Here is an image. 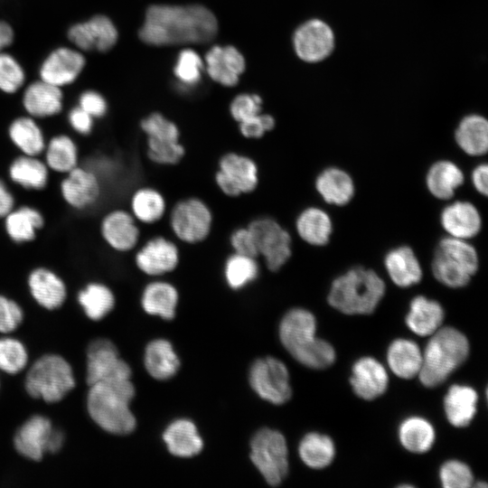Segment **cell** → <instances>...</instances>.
Returning <instances> with one entry per match:
<instances>
[{"label":"cell","instance_id":"cell-1","mask_svg":"<svg viewBox=\"0 0 488 488\" xmlns=\"http://www.w3.org/2000/svg\"><path fill=\"white\" fill-rule=\"evenodd\" d=\"M217 31L216 17L202 5H155L147 9L138 35L146 44L165 46L205 43Z\"/></svg>","mask_w":488,"mask_h":488},{"label":"cell","instance_id":"cell-2","mask_svg":"<svg viewBox=\"0 0 488 488\" xmlns=\"http://www.w3.org/2000/svg\"><path fill=\"white\" fill-rule=\"evenodd\" d=\"M135 397L130 379L101 381L89 386L87 410L103 430L125 436L132 433L136 420L129 405Z\"/></svg>","mask_w":488,"mask_h":488},{"label":"cell","instance_id":"cell-3","mask_svg":"<svg viewBox=\"0 0 488 488\" xmlns=\"http://www.w3.org/2000/svg\"><path fill=\"white\" fill-rule=\"evenodd\" d=\"M314 314L304 308H293L282 318L279 338L290 355L311 369H325L335 361L333 347L316 337Z\"/></svg>","mask_w":488,"mask_h":488},{"label":"cell","instance_id":"cell-4","mask_svg":"<svg viewBox=\"0 0 488 488\" xmlns=\"http://www.w3.org/2000/svg\"><path fill=\"white\" fill-rule=\"evenodd\" d=\"M382 278L372 269L354 267L332 283L328 303L346 314H371L385 294Z\"/></svg>","mask_w":488,"mask_h":488},{"label":"cell","instance_id":"cell-5","mask_svg":"<svg viewBox=\"0 0 488 488\" xmlns=\"http://www.w3.org/2000/svg\"><path fill=\"white\" fill-rule=\"evenodd\" d=\"M431 335L422 353V364L418 374L420 382L427 388L443 383L469 353L467 338L454 327L439 328Z\"/></svg>","mask_w":488,"mask_h":488},{"label":"cell","instance_id":"cell-6","mask_svg":"<svg viewBox=\"0 0 488 488\" xmlns=\"http://www.w3.org/2000/svg\"><path fill=\"white\" fill-rule=\"evenodd\" d=\"M478 267L477 251L465 239L449 236L438 241L431 268L435 278L444 286L452 288L465 286Z\"/></svg>","mask_w":488,"mask_h":488},{"label":"cell","instance_id":"cell-7","mask_svg":"<svg viewBox=\"0 0 488 488\" xmlns=\"http://www.w3.org/2000/svg\"><path fill=\"white\" fill-rule=\"evenodd\" d=\"M74 387L75 379L70 363L57 354L39 358L25 378L27 393L48 403L61 400Z\"/></svg>","mask_w":488,"mask_h":488},{"label":"cell","instance_id":"cell-8","mask_svg":"<svg viewBox=\"0 0 488 488\" xmlns=\"http://www.w3.org/2000/svg\"><path fill=\"white\" fill-rule=\"evenodd\" d=\"M287 446L284 436L274 429L261 428L250 441V459L271 486L281 483L288 473Z\"/></svg>","mask_w":488,"mask_h":488},{"label":"cell","instance_id":"cell-9","mask_svg":"<svg viewBox=\"0 0 488 488\" xmlns=\"http://www.w3.org/2000/svg\"><path fill=\"white\" fill-rule=\"evenodd\" d=\"M87 63L84 52L70 44L58 45L49 51L41 61L37 70L38 78L64 89L78 81Z\"/></svg>","mask_w":488,"mask_h":488},{"label":"cell","instance_id":"cell-10","mask_svg":"<svg viewBox=\"0 0 488 488\" xmlns=\"http://www.w3.org/2000/svg\"><path fill=\"white\" fill-rule=\"evenodd\" d=\"M250 230L258 249L270 271H278L291 258L292 239L289 232L276 220L259 217L249 222Z\"/></svg>","mask_w":488,"mask_h":488},{"label":"cell","instance_id":"cell-11","mask_svg":"<svg viewBox=\"0 0 488 488\" xmlns=\"http://www.w3.org/2000/svg\"><path fill=\"white\" fill-rule=\"evenodd\" d=\"M174 234L183 242L203 241L210 234L212 214L208 205L198 198L179 201L172 209L169 220Z\"/></svg>","mask_w":488,"mask_h":488},{"label":"cell","instance_id":"cell-12","mask_svg":"<svg viewBox=\"0 0 488 488\" xmlns=\"http://www.w3.org/2000/svg\"><path fill=\"white\" fill-rule=\"evenodd\" d=\"M249 380L253 390L272 404H284L292 396L288 370L277 358L256 360L250 367Z\"/></svg>","mask_w":488,"mask_h":488},{"label":"cell","instance_id":"cell-13","mask_svg":"<svg viewBox=\"0 0 488 488\" xmlns=\"http://www.w3.org/2000/svg\"><path fill=\"white\" fill-rule=\"evenodd\" d=\"M215 182L221 191L230 197L253 192L258 183V170L249 156L227 153L219 161Z\"/></svg>","mask_w":488,"mask_h":488},{"label":"cell","instance_id":"cell-14","mask_svg":"<svg viewBox=\"0 0 488 488\" xmlns=\"http://www.w3.org/2000/svg\"><path fill=\"white\" fill-rule=\"evenodd\" d=\"M130 377L129 365L119 357L118 351L111 341L99 338L89 344L86 368V381L89 386Z\"/></svg>","mask_w":488,"mask_h":488},{"label":"cell","instance_id":"cell-15","mask_svg":"<svg viewBox=\"0 0 488 488\" xmlns=\"http://www.w3.org/2000/svg\"><path fill=\"white\" fill-rule=\"evenodd\" d=\"M60 183V193L63 202L71 209L79 211L94 206L101 197V180L89 168L79 164Z\"/></svg>","mask_w":488,"mask_h":488},{"label":"cell","instance_id":"cell-16","mask_svg":"<svg viewBox=\"0 0 488 488\" xmlns=\"http://www.w3.org/2000/svg\"><path fill=\"white\" fill-rule=\"evenodd\" d=\"M293 42L296 53L301 60L317 62L331 54L334 47V35L326 23L311 19L296 29Z\"/></svg>","mask_w":488,"mask_h":488},{"label":"cell","instance_id":"cell-17","mask_svg":"<svg viewBox=\"0 0 488 488\" xmlns=\"http://www.w3.org/2000/svg\"><path fill=\"white\" fill-rule=\"evenodd\" d=\"M21 92V106L24 114L37 120L60 115L64 108L63 89L39 78L26 82Z\"/></svg>","mask_w":488,"mask_h":488},{"label":"cell","instance_id":"cell-18","mask_svg":"<svg viewBox=\"0 0 488 488\" xmlns=\"http://www.w3.org/2000/svg\"><path fill=\"white\" fill-rule=\"evenodd\" d=\"M179 249L171 240L157 236L147 240L135 255V264L144 274L159 277L170 273L179 264Z\"/></svg>","mask_w":488,"mask_h":488},{"label":"cell","instance_id":"cell-19","mask_svg":"<svg viewBox=\"0 0 488 488\" xmlns=\"http://www.w3.org/2000/svg\"><path fill=\"white\" fill-rule=\"evenodd\" d=\"M100 236L113 250L125 253L132 250L138 243L140 231L136 220L130 211L112 210L101 219Z\"/></svg>","mask_w":488,"mask_h":488},{"label":"cell","instance_id":"cell-20","mask_svg":"<svg viewBox=\"0 0 488 488\" xmlns=\"http://www.w3.org/2000/svg\"><path fill=\"white\" fill-rule=\"evenodd\" d=\"M27 286L34 301L47 310L61 307L67 298L65 282L47 267L33 268L27 276Z\"/></svg>","mask_w":488,"mask_h":488},{"label":"cell","instance_id":"cell-21","mask_svg":"<svg viewBox=\"0 0 488 488\" xmlns=\"http://www.w3.org/2000/svg\"><path fill=\"white\" fill-rule=\"evenodd\" d=\"M350 382L359 398L371 400L386 391L389 376L384 366L375 358L362 357L353 364Z\"/></svg>","mask_w":488,"mask_h":488},{"label":"cell","instance_id":"cell-22","mask_svg":"<svg viewBox=\"0 0 488 488\" xmlns=\"http://www.w3.org/2000/svg\"><path fill=\"white\" fill-rule=\"evenodd\" d=\"M206 70L216 82L231 87L245 70V60L233 46H213L205 55Z\"/></svg>","mask_w":488,"mask_h":488},{"label":"cell","instance_id":"cell-23","mask_svg":"<svg viewBox=\"0 0 488 488\" xmlns=\"http://www.w3.org/2000/svg\"><path fill=\"white\" fill-rule=\"evenodd\" d=\"M52 428L48 418L42 415L31 417L20 427L14 437L16 451L30 460H42Z\"/></svg>","mask_w":488,"mask_h":488},{"label":"cell","instance_id":"cell-24","mask_svg":"<svg viewBox=\"0 0 488 488\" xmlns=\"http://www.w3.org/2000/svg\"><path fill=\"white\" fill-rule=\"evenodd\" d=\"M4 230L14 244H26L36 239L45 225L42 212L32 205L14 207L4 219Z\"/></svg>","mask_w":488,"mask_h":488},{"label":"cell","instance_id":"cell-25","mask_svg":"<svg viewBox=\"0 0 488 488\" xmlns=\"http://www.w3.org/2000/svg\"><path fill=\"white\" fill-rule=\"evenodd\" d=\"M440 222L451 237L462 239L476 236L482 228L480 212L466 201H457L445 207L440 214Z\"/></svg>","mask_w":488,"mask_h":488},{"label":"cell","instance_id":"cell-26","mask_svg":"<svg viewBox=\"0 0 488 488\" xmlns=\"http://www.w3.org/2000/svg\"><path fill=\"white\" fill-rule=\"evenodd\" d=\"M6 134L20 154L32 156L43 154L47 140L36 118L26 114L14 117L7 126Z\"/></svg>","mask_w":488,"mask_h":488},{"label":"cell","instance_id":"cell-27","mask_svg":"<svg viewBox=\"0 0 488 488\" xmlns=\"http://www.w3.org/2000/svg\"><path fill=\"white\" fill-rule=\"evenodd\" d=\"M50 169L40 156L20 154L9 164L10 181L24 190L40 192L49 184Z\"/></svg>","mask_w":488,"mask_h":488},{"label":"cell","instance_id":"cell-28","mask_svg":"<svg viewBox=\"0 0 488 488\" xmlns=\"http://www.w3.org/2000/svg\"><path fill=\"white\" fill-rule=\"evenodd\" d=\"M384 266L391 281L399 287H408L422 279L420 263L408 246L391 249L384 257Z\"/></svg>","mask_w":488,"mask_h":488},{"label":"cell","instance_id":"cell-29","mask_svg":"<svg viewBox=\"0 0 488 488\" xmlns=\"http://www.w3.org/2000/svg\"><path fill=\"white\" fill-rule=\"evenodd\" d=\"M80 25L87 52H108L118 41V30L112 19L106 14H92L81 20Z\"/></svg>","mask_w":488,"mask_h":488},{"label":"cell","instance_id":"cell-30","mask_svg":"<svg viewBox=\"0 0 488 488\" xmlns=\"http://www.w3.org/2000/svg\"><path fill=\"white\" fill-rule=\"evenodd\" d=\"M444 316L443 307L437 301L418 296L410 302L406 324L414 333L427 336L440 328Z\"/></svg>","mask_w":488,"mask_h":488},{"label":"cell","instance_id":"cell-31","mask_svg":"<svg viewBox=\"0 0 488 488\" xmlns=\"http://www.w3.org/2000/svg\"><path fill=\"white\" fill-rule=\"evenodd\" d=\"M315 189L324 202L338 206L347 204L354 194L352 178L338 167L323 170L315 179Z\"/></svg>","mask_w":488,"mask_h":488},{"label":"cell","instance_id":"cell-32","mask_svg":"<svg viewBox=\"0 0 488 488\" xmlns=\"http://www.w3.org/2000/svg\"><path fill=\"white\" fill-rule=\"evenodd\" d=\"M163 439L168 451L178 457H192L198 455L203 442L196 426L188 419H177L164 430Z\"/></svg>","mask_w":488,"mask_h":488},{"label":"cell","instance_id":"cell-33","mask_svg":"<svg viewBox=\"0 0 488 488\" xmlns=\"http://www.w3.org/2000/svg\"><path fill=\"white\" fill-rule=\"evenodd\" d=\"M478 395L466 385H452L444 399L447 420L456 427L468 426L476 413Z\"/></svg>","mask_w":488,"mask_h":488},{"label":"cell","instance_id":"cell-34","mask_svg":"<svg viewBox=\"0 0 488 488\" xmlns=\"http://www.w3.org/2000/svg\"><path fill=\"white\" fill-rule=\"evenodd\" d=\"M43 161L50 171L65 174L80 164L79 147L69 135L60 133L47 140Z\"/></svg>","mask_w":488,"mask_h":488},{"label":"cell","instance_id":"cell-35","mask_svg":"<svg viewBox=\"0 0 488 488\" xmlns=\"http://www.w3.org/2000/svg\"><path fill=\"white\" fill-rule=\"evenodd\" d=\"M144 362L148 374L158 380L172 378L180 367L171 343L164 339L154 340L146 345Z\"/></svg>","mask_w":488,"mask_h":488},{"label":"cell","instance_id":"cell-36","mask_svg":"<svg viewBox=\"0 0 488 488\" xmlns=\"http://www.w3.org/2000/svg\"><path fill=\"white\" fill-rule=\"evenodd\" d=\"M178 292L170 283L153 281L145 286L141 296V305L145 313L158 315L165 320L175 316Z\"/></svg>","mask_w":488,"mask_h":488},{"label":"cell","instance_id":"cell-37","mask_svg":"<svg viewBox=\"0 0 488 488\" xmlns=\"http://www.w3.org/2000/svg\"><path fill=\"white\" fill-rule=\"evenodd\" d=\"M464 179V174L456 164L440 160L428 169L426 184L434 197L447 200L454 196L455 190L463 184Z\"/></svg>","mask_w":488,"mask_h":488},{"label":"cell","instance_id":"cell-38","mask_svg":"<svg viewBox=\"0 0 488 488\" xmlns=\"http://www.w3.org/2000/svg\"><path fill=\"white\" fill-rule=\"evenodd\" d=\"M387 361L394 374L408 380L418 374L422 364V352L415 342L396 339L389 346Z\"/></svg>","mask_w":488,"mask_h":488},{"label":"cell","instance_id":"cell-39","mask_svg":"<svg viewBox=\"0 0 488 488\" xmlns=\"http://www.w3.org/2000/svg\"><path fill=\"white\" fill-rule=\"evenodd\" d=\"M455 142L467 155L477 156L486 154L488 148V123L477 114L465 117L455 133Z\"/></svg>","mask_w":488,"mask_h":488},{"label":"cell","instance_id":"cell-40","mask_svg":"<svg viewBox=\"0 0 488 488\" xmlns=\"http://www.w3.org/2000/svg\"><path fill=\"white\" fill-rule=\"evenodd\" d=\"M296 229L299 237L306 243L324 246L330 240L333 224L324 211L317 207H308L296 218Z\"/></svg>","mask_w":488,"mask_h":488},{"label":"cell","instance_id":"cell-41","mask_svg":"<svg viewBox=\"0 0 488 488\" xmlns=\"http://www.w3.org/2000/svg\"><path fill=\"white\" fill-rule=\"evenodd\" d=\"M77 299L85 314L93 321L104 318L116 302L112 290L100 282L88 283L79 291Z\"/></svg>","mask_w":488,"mask_h":488},{"label":"cell","instance_id":"cell-42","mask_svg":"<svg viewBox=\"0 0 488 488\" xmlns=\"http://www.w3.org/2000/svg\"><path fill=\"white\" fill-rule=\"evenodd\" d=\"M401 445L412 453L427 452L435 441V430L429 421L421 417H409L399 427Z\"/></svg>","mask_w":488,"mask_h":488},{"label":"cell","instance_id":"cell-43","mask_svg":"<svg viewBox=\"0 0 488 488\" xmlns=\"http://www.w3.org/2000/svg\"><path fill=\"white\" fill-rule=\"evenodd\" d=\"M301 460L310 468L323 469L334 458L335 447L330 436L316 432L306 434L298 446Z\"/></svg>","mask_w":488,"mask_h":488},{"label":"cell","instance_id":"cell-44","mask_svg":"<svg viewBox=\"0 0 488 488\" xmlns=\"http://www.w3.org/2000/svg\"><path fill=\"white\" fill-rule=\"evenodd\" d=\"M130 210L136 221L145 224H153L164 215L166 203L159 191L151 187H142L133 193L130 199Z\"/></svg>","mask_w":488,"mask_h":488},{"label":"cell","instance_id":"cell-45","mask_svg":"<svg viewBox=\"0 0 488 488\" xmlns=\"http://www.w3.org/2000/svg\"><path fill=\"white\" fill-rule=\"evenodd\" d=\"M259 267L256 258L237 253L230 255L224 264V277L228 286L238 290L254 281Z\"/></svg>","mask_w":488,"mask_h":488},{"label":"cell","instance_id":"cell-46","mask_svg":"<svg viewBox=\"0 0 488 488\" xmlns=\"http://www.w3.org/2000/svg\"><path fill=\"white\" fill-rule=\"evenodd\" d=\"M27 82L26 70L8 50L0 52V92L12 96L20 92Z\"/></svg>","mask_w":488,"mask_h":488},{"label":"cell","instance_id":"cell-47","mask_svg":"<svg viewBox=\"0 0 488 488\" xmlns=\"http://www.w3.org/2000/svg\"><path fill=\"white\" fill-rule=\"evenodd\" d=\"M140 127L148 142H179L180 132L177 126L160 113L155 112L143 118Z\"/></svg>","mask_w":488,"mask_h":488},{"label":"cell","instance_id":"cell-48","mask_svg":"<svg viewBox=\"0 0 488 488\" xmlns=\"http://www.w3.org/2000/svg\"><path fill=\"white\" fill-rule=\"evenodd\" d=\"M28 354L24 345L18 340L5 337L0 339V370L15 374L24 369Z\"/></svg>","mask_w":488,"mask_h":488},{"label":"cell","instance_id":"cell-49","mask_svg":"<svg viewBox=\"0 0 488 488\" xmlns=\"http://www.w3.org/2000/svg\"><path fill=\"white\" fill-rule=\"evenodd\" d=\"M202 67L199 54L193 50L184 49L177 57L174 71L183 84L194 85L201 80Z\"/></svg>","mask_w":488,"mask_h":488},{"label":"cell","instance_id":"cell-50","mask_svg":"<svg viewBox=\"0 0 488 488\" xmlns=\"http://www.w3.org/2000/svg\"><path fill=\"white\" fill-rule=\"evenodd\" d=\"M439 478L445 488H468L473 486L474 483L469 466L458 460L445 462L440 467Z\"/></svg>","mask_w":488,"mask_h":488},{"label":"cell","instance_id":"cell-51","mask_svg":"<svg viewBox=\"0 0 488 488\" xmlns=\"http://www.w3.org/2000/svg\"><path fill=\"white\" fill-rule=\"evenodd\" d=\"M184 154V147L179 142H147V156L152 162L158 164H176L182 160Z\"/></svg>","mask_w":488,"mask_h":488},{"label":"cell","instance_id":"cell-52","mask_svg":"<svg viewBox=\"0 0 488 488\" xmlns=\"http://www.w3.org/2000/svg\"><path fill=\"white\" fill-rule=\"evenodd\" d=\"M262 100L255 94H240L234 98L230 106L232 117L239 123L261 113Z\"/></svg>","mask_w":488,"mask_h":488},{"label":"cell","instance_id":"cell-53","mask_svg":"<svg viewBox=\"0 0 488 488\" xmlns=\"http://www.w3.org/2000/svg\"><path fill=\"white\" fill-rule=\"evenodd\" d=\"M23 319V312L20 305L0 295V333H7L15 330Z\"/></svg>","mask_w":488,"mask_h":488},{"label":"cell","instance_id":"cell-54","mask_svg":"<svg viewBox=\"0 0 488 488\" xmlns=\"http://www.w3.org/2000/svg\"><path fill=\"white\" fill-rule=\"evenodd\" d=\"M77 105L94 119L103 118L108 109L106 98L99 91L93 89L82 90L78 96Z\"/></svg>","mask_w":488,"mask_h":488},{"label":"cell","instance_id":"cell-55","mask_svg":"<svg viewBox=\"0 0 488 488\" xmlns=\"http://www.w3.org/2000/svg\"><path fill=\"white\" fill-rule=\"evenodd\" d=\"M275 127V119L268 114H261L239 123L240 134L246 138H260Z\"/></svg>","mask_w":488,"mask_h":488},{"label":"cell","instance_id":"cell-56","mask_svg":"<svg viewBox=\"0 0 488 488\" xmlns=\"http://www.w3.org/2000/svg\"><path fill=\"white\" fill-rule=\"evenodd\" d=\"M230 242L237 254L256 258L259 257L254 237L248 227L235 230L230 235Z\"/></svg>","mask_w":488,"mask_h":488},{"label":"cell","instance_id":"cell-57","mask_svg":"<svg viewBox=\"0 0 488 488\" xmlns=\"http://www.w3.org/2000/svg\"><path fill=\"white\" fill-rule=\"evenodd\" d=\"M67 122L73 132L80 136H86L92 133L95 119L76 105L70 108L67 112Z\"/></svg>","mask_w":488,"mask_h":488},{"label":"cell","instance_id":"cell-58","mask_svg":"<svg viewBox=\"0 0 488 488\" xmlns=\"http://www.w3.org/2000/svg\"><path fill=\"white\" fill-rule=\"evenodd\" d=\"M15 207V198L4 180L0 178V219H4Z\"/></svg>","mask_w":488,"mask_h":488},{"label":"cell","instance_id":"cell-59","mask_svg":"<svg viewBox=\"0 0 488 488\" xmlns=\"http://www.w3.org/2000/svg\"><path fill=\"white\" fill-rule=\"evenodd\" d=\"M487 173L488 167L486 164L477 165L471 174V180L475 190L486 196L487 195Z\"/></svg>","mask_w":488,"mask_h":488},{"label":"cell","instance_id":"cell-60","mask_svg":"<svg viewBox=\"0 0 488 488\" xmlns=\"http://www.w3.org/2000/svg\"><path fill=\"white\" fill-rule=\"evenodd\" d=\"M15 30L8 21L0 19V52L8 50L15 42Z\"/></svg>","mask_w":488,"mask_h":488},{"label":"cell","instance_id":"cell-61","mask_svg":"<svg viewBox=\"0 0 488 488\" xmlns=\"http://www.w3.org/2000/svg\"><path fill=\"white\" fill-rule=\"evenodd\" d=\"M64 438L61 430L52 428L46 445V452L51 454L59 452L63 445Z\"/></svg>","mask_w":488,"mask_h":488},{"label":"cell","instance_id":"cell-62","mask_svg":"<svg viewBox=\"0 0 488 488\" xmlns=\"http://www.w3.org/2000/svg\"><path fill=\"white\" fill-rule=\"evenodd\" d=\"M486 486H487V483H480V482H479V483L476 484V487H486Z\"/></svg>","mask_w":488,"mask_h":488}]
</instances>
